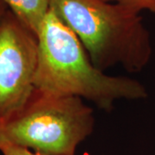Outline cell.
<instances>
[{"label": "cell", "instance_id": "8", "mask_svg": "<svg viewBox=\"0 0 155 155\" xmlns=\"http://www.w3.org/2000/svg\"><path fill=\"white\" fill-rule=\"evenodd\" d=\"M7 11H8V7L6 6L5 4L2 0H0V18L3 17V15Z\"/></svg>", "mask_w": 155, "mask_h": 155}, {"label": "cell", "instance_id": "1", "mask_svg": "<svg viewBox=\"0 0 155 155\" xmlns=\"http://www.w3.org/2000/svg\"><path fill=\"white\" fill-rule=\"evenodd\" d=\"M38 66L35 88L77 97L110 111L118 100L147 97L142 84L131 78L110 76L91 62L82 43L50 9L37 34Z\"/></svg>", "mask_w": 155, "mask_h": 155}, {"label": "cell", "instance_id": "4", "mask_svg": "<svg viewBox=\"0 0 155 155\" xmlns=\"http://www.w3.org/2000/svg\"><path fill=\"white\" fill-rule=\"evenodd\" d=\"M37 66V36L8 10L0 18V121L30 97Z\"/></svg>", "mask_w": 155, "mask_h": 155}, {"label": "cell", "instance_id": "6", "mask_svg": "<svg viewBox=\"0 0 155 155\" xmlns=\"http://www.w3.org/2000/svg\"><path fill=\"white\" fill-rule=\"evenodd\" d=\"M104 1L125 6L137 13H140L143 11H147L155 15V0H104Z\"/></svg>", "mask_w": 155, "mask_h": 155}, {"label": "cell", "instance_id": "5", "mask_svg": "<svg viewBox=\"0 0 155 155\" xmlns=\"http://www.w3.org/2000/svg\"><path fill=\"white\" fill-rule=\"evenodd\" d=\"M22 24L36 36L50 11V0H2Z\"/></svg>", "mask_w": 155, "mask_h": 155}, {"label": "cell", "instance_id": "3", "mask_svg": "<svg viewBox=\"0 0 155 155\" xmlns=\"http://www.w3.org/2000/svg\"><path fill=\"white\" fill-rule=\"evenodd\" d=\"M94 124L93 110L83 99L35 88L19 110L0 121V142L42 155H74Z\"/></svg>", "mask_w": 155, "mask_h": 155}, {"label": "cell", "instance_id": "2", "mask_svg": "<svg viewBox=\"0 0 155 155\" xmlns=\"http://www.w3.org/2000/svg\"><path fill=\"white\" fill-rule=\"evenodd\" d=\"M50 9L100 70L121 66L137 72L148 64L151 40L140 13L104 0H50Z\"/></svg>", "mask_w": 155, "mask_h": 155}, {"label": "cell", "instance_id": "7", "mask_svg": "<svg viewBox=\"0 0 155 155\" xmlns=\"http://www.w3.org/2000/svg\"><path fill=\"white\" fill-rule=\"evenodd\" d=\"M0 152L3 155H42L27 148L6 142H0Z\"/></svg>", "mask_w": 155, "mask_h": 155}]
</instances>
